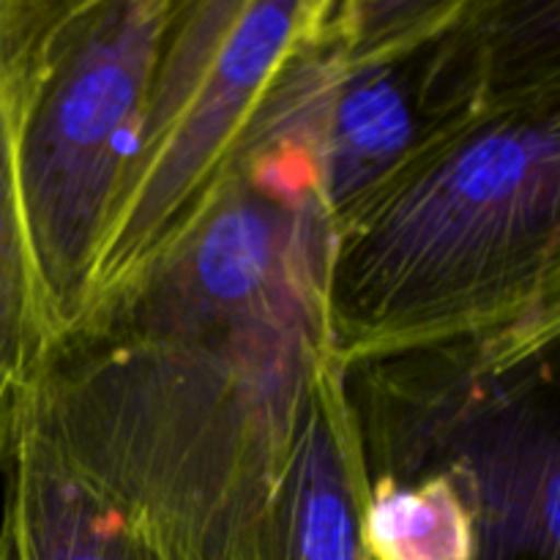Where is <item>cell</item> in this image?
I'll list each match as a JSON object with an SVG mask.
<instances>
[{"label": "cell", "instance_id": "cell-1", "mask_svg": "<svg viewBox=\"0 0 560 560\" xmlns=\"http://www.w3.org/2000/svg\"><path fill=\"white\" fill-rule=\"evenodd\" d=\"M306 339L60 345L31 410L159 560H257Z\"/></svg>", "mask_w": 560, "mask_h": 560}, {"label": "cell", "instance_id": "cell-2", "mask_svg": "<svg viewBox=\"0 0 560 560\" xmlns=\"http://www.w3.org/2000/svg\"><path fill=\"white\" fill-rule=\"evenodd\" d=\"M560 306V102L443 131L334 233L323 339L342 372Z\"/></svg>", "mask_w": 560, "mask_h": 560}, {"label": "cell", "instance_id": "cell-3", "mask_svg": "<svg viewBox=\"0 0 560 560\" xmlns=\"http://www.w3.org/2000/svg\"><path fill=\"white\" fill-rule=\"evenodd\" d=\"M173 11L175 0H38L22 47L14 167L55 345L85 315L104 219Z\"/></svg>", "mask_w": 560, "mask_h": 560}, {"label": "cell", "instance_id": "cell-4", "mask_svg": "<svg viewBox=\"0 0 560 560\" xmlns=\"http://www.w3.org/2000/svg\"><path fill=\"white\" fill-rule=\"evenodd\" d=\"M331 252L315 159L290 142L238 148L184 228L69 342L306 339L326 348Z\"/></svg>", "mask_w": 560, "mask_h": 560}, {"label": "cell", "instance_id": "cell-5", "mask_svg": "<svg viewBox=\"0 0 560 560\" xmlns=\"http://www.w3.org/2000/svg\"><path fill=\"white\" fill-rule=\"evenodd\" d=\"M323 9L326 0H175L104 219L80 328L145 271L211 195L268 82Z\"/></svg>", "mask_w": 560, "mask_h": 560}, {"label": "cell", "instance_id": "cell-6", "mask_svg": "<svg viewBox=\"0 0 560 560\" xmlns=\"http://www.w3.org/2000/svg\"><path fill=\"white\" fill-rule=\"evenodd\" d=\"M370 495L345 372L323 350L306 372L257 560H375Z\"/></svg>", "mask_w": 560, "mask_h": 560}, {"label": "cell", "instance_id": "cell-7", "mask_svg": "<svg viewBox=\"0 0 560 560\" xmlns=\"http://www.w3.org/2000/svg\"><path fill=\"white\" fill-rule=\"evenodd\" d=\"M27 25V5L14 0L0 47V470L9 465L38 383L58 348L16 195L14 142Z\"/></svg>", "mask_w": 560, "mask_h": 560}, {"label": "cell", "instance_id": "cell-8", "mask_svg": "<svg viewBox=\"0 0 560 560\" xmlns=\"http://www.w3.org/2000/svg\"><path fill=\"white\" fill-rule=\"evenodd\" d=\"M0 534L11 560H159L27 410L5 465Z\"/></svg>", "mask_w": 560, "mask_h": 560}, {"label": "cell", "instance_id": "cell-9", "mask_svg": "<svg viewBox=\"0 0 560 560\" xmlns=\"http://www.w3.org/2000/svg\"><path fill=\"white\" fill-rule=\"evenodd\" d=\"M364 536L375 560H474L476 517L468 492L446 474L370 479Z\"/></svg>", "mask_w": 560, "mask_h": 560}, {"label": "cell", "instance_id": "cell-10", "mask_svg": "<svg viewBox=\"0 0 560 560\" xmlns=\"http://www.w3.org/2000/svg\"><path fill=\"white\" fill-rule=\"evenodd\" d=\"M9 16H11V0H0V47H3L5 27H9Z\"/></svg>", "mask_w": 560, "mask_h": 560}, {"label": "cell", "instance_id": "cell-11", "mask_svg": "<svg viewBox=\"0 0 560 560\" xmlns=\"http://www.w3.org/2000/svg\"><path fill=\"white\" fill-rule=\"evenodd\" d=\"M0 560H11L9 541H5V536H3V534H0Z\"/></svg>", "mask_w": 560, "mask_h": 560}, {"label": "cell", "instance_id": "cell-12", "mask_svg": "<svg viewBox=\"0 0 560 560\" xmlns=\"http://www.w3.org/2000/svg\"><path fill=\"white\" fill-rule=\"evenodd\" d=\"M476 560H552V558H476Z\"/></svg>", "mask_w": 560, "mask_h": 560}]
</instances>
